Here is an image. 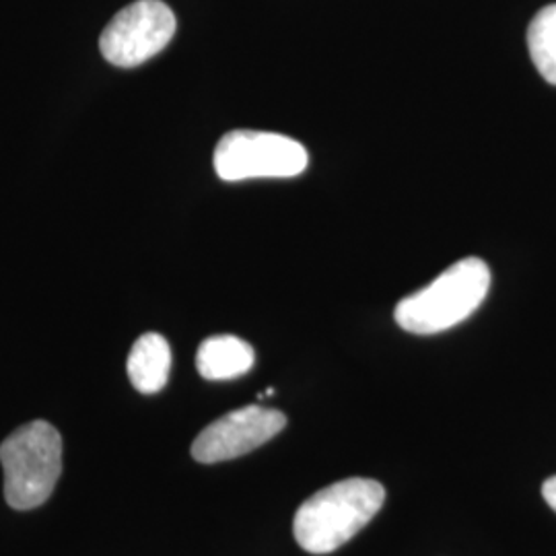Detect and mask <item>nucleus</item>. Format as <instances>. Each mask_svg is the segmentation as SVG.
<instances>
[{
	"label": "nucleus",
	"mask_w": 556,
	"mask_h": 556,
	"mask_svg": "<svg viewBox=\"0 0 556 556\" xmlns=\"http://www.w3.org/2000/svg\"><path fill=\"white\" fill-rule=\"evenodd\" d=\"M386 489L371 478H346L307 498L295 514L293 534L309 555L334 553L378 516Z\"/></svg>",
	"instance_id": "1"
},
{
	"label": "nucleus",
	"mask_w": 556,
	"mask_h": 556,
	"mask_svg": "<svg viewBox=\"0 0 556 556\" xmlns=\"http://www.w3.org/2000/svg\"><path fill=\"white\" fill-rule=\"evenodd\" d=\"M491 289V270L480 258H464L431 285L396 305L397 326L410 334H439L470 318Z\"/></svg>",
	"instance_id": "2"
},
{
	"label": "nucleus",
	"mask_w": 556,
	"mask_h": 556,
	"mask_svg": "<svg viewBox=\"0 0 556 556\" xmlns=\"http://www.w3.org/2000/svg\"><path fill=\"white\" fill-rule=\"evenodd\" d=\"M4 498L17 511L40 507L62 475V438L46 420L20 427L0 445Z\"/></svg>",
	"instance_id": "3"
},
{
	"label": "nucleus",
	"mask_w": 556,
	"mask_h": 556,
	"mask_svg": "<svg viewBox=\"0 0 556 556\" xmlns=\"http://www.w3.org/2000/svg\"><path fill=\"white\" fill-rule=\"evenodd\" d=\"M309 155L299 140L260 130H233L215 149V169L225 181L295 178L305 172Z\"/></svg>",
	"instance_id": "4"
},
{
	"label": "nucleus",
	"mask_w": 556,
	"mask_h": 556,
	"mask_svg": "<svg viewBox=\"0 0 556 556\" xmlns=\"http://www.w3.org/2000/svg\"><path fill=\"white\" fill-rule=\"evenodd\" d=\"M176 15L161 0H139L122 9L101 34L103 59L119 68H135L157 56L176 34Z\"/></svg>",
	"instance_id": "5"
},
{
	"label": "nucleus",
	"mask_w": 556,
	"mask_h": 556,
	"mask_svg": "<svg viewBox=\"0 0 556 556\" xmlns=\"http://www.w3.org/2000/svg\"><path fill=\"white\" fill-rule=\"evenodd\" d=\"M287 417L275 408L243 406L211 422L192 443V457L200 464H219L245 456L278 435Z\"/></svg>",
	"instance_id": "6"
},
{
	"label": "nucleus",
	"mask_w": 556,
	"mask_h": 556,
	"mask_svg": "<svg viewBox=\"0 0 556 556\" xmlns=\"http://www.w3.org/2000/svg\"><path fill=\"white\" fill-rule=\"evenodd\" d=\"M254 349L231 334L206 338L197 353L199 374L211 381L241 378L254 367Z\"/></svg>",
	"instance_id": "7"
},
{
	"label": "nucleus",
	"mask_w": 556,
	"mask_h": 556,
	"mask_svg": "<svg viewBox=\"0 0 556 556\" xmlns=\"http://www.w3.org/2000/svg\"><path fill=\"white\" fill-rule=\"evenodd\" d=\"M126 369H128V378L140 394H157L169 379V369H172L169 342L157 332L142 334L128 355Z\"/></svg>",
	"instance_id": "8"
},
{
	"label": "nucleus",
	"mask_w": 556,
	"mask_h": 556,
	"mask_svg": "<svg viewBox=\"0 0 556 556\" xmlns=\"http://www.w3.org/2000/svg\"><path fill=\"white\" fill-rule=\"evenodd\" d=\"M528 50L542 79L556 85V4L544 7L530 23Z\"/></svg>",
	"instance_id": "9"
},
{
	"label": "nucleus",
	"mask_w": 556,
	"mask_h": 556,
	"mask_svg": "<svg viewBox=\"0 0 556 556\" xmlns=\"http://www.w3.org/2000/svg\"><path fill=\"white\" fill-rule=\"evenodd\" d=\"M542 497L551 505V509L556 511V477L548 478V480L542 484Z\"/></svg>",
	"instance_id": "10"
}]
</instances>
